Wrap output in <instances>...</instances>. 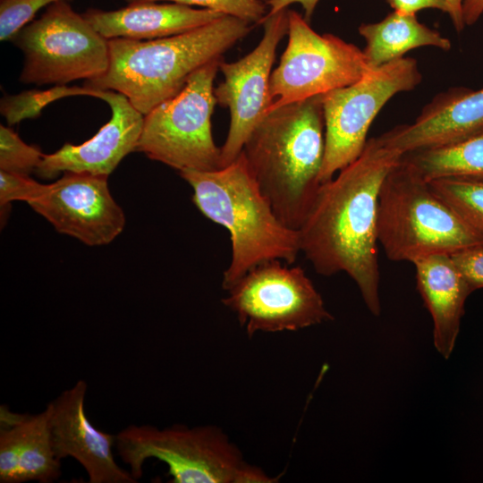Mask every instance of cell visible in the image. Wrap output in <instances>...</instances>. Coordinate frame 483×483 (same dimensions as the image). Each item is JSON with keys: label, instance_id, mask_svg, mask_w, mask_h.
<instances>
[{"label": "cell", "instance_id": "4dcf8cb0", "mask_svg": "<svg viewBox=\"0 0 483 483\" xmlns=\"http://www.w3.org/2000/svg\"><path fill=\"white\" fill-rule=\"evenodd\" d=\"M483 13V0H462V17L465 26L473 25Z\"/></svg>", "mask_w": 483, "mask_h": 483}, {"label": "cell", "instance_id": "83f0119b", "mask_svg": "<svg viewBox=\"0 0 483 483\" xmlns=\"http://www.w3.org/2000/svg\"><path fill=\"white\" fill-rule=\"evenodd\" d=\"M451 257L472 292L483 288V243L456 251Z\"/></svg>", "mask_w": 483, "mask_h": 483}, {"label": "cell", "instance_id": "2e32d148", "mask_svg": "<svg viewBox=\"0 0 483 483\" xmlns=\"http://www.w3.org/2000/svg\"><path fill=\"white\" fill-rule=\"evenodd\" d=\"M482 131L483 88H455L435 96L412 123L398 125L379 138L402 155L453 144Z\"/></svg>", "mask_w": 483, "mask_h": 483}, {"label": "cell", "instance_id": "6da1fadb", "mask_svg": "<svg viewBox=\"0 0 483 483\" xmlns=\"http://www.w3.org/2000/svg\"><path fill=\"white\" fill-rule=\"evenodd\" d=\"M402 154L379 137L352 163L322 183L299 230L301 253L316 272L346 273L374 316L381 313L377 206L384 179Z\"/></svg>", "mask_w": 483, "mask_h": 483}, {"label": "cell", "instance_id": "cb8c5ba5", "mask_svg": "<svg viewBox=\"0 0 483 483\" xmlns=\"http://www.w3.org/2000/svg\"><path fill=\"white\" fill-rule=\"evenodd\" d=\"M45 154L25 143L10 127L0 126V170L30 175L36 171Z\"/></svg>", "mask_w": 483, "mask_h": 483}, {"label": "cell", "instance_id": "5b68a950", "mask_svg": "<svg viewBox=\"0 0 483 483\" xmlns=\"http://www.w3.org/2000/svg\"><path fill=\"white\" fill-rule=\"evenodd\" d=\"M377 230L378 243L394 261L412 263L483 243V237L401 157L381 185Z\"/></svg>", "mask_w": 483, "mask_h": 483}, {"label": "cell", "instance_id": "30bf717a", "mask_svg": "<svg viewBox=\"0 0 483 483\" xmlns=\"http://www.w3.org/2000/svg\"><path fill=\"white\" fill-rule=\"evenodd\" d=\"M286 48L270 76L268 112L349 86L371 70L357 46L331 33H317L301 13L289 9Z\"/></svg>", "mask_w": 483, "mask_h": 483}, {"label": "cell", "instance_id": "ac0fdd59", "mask_svg": "<svg viewBox=\"0 0 483 483\" xmlns=\"http://www.w3.org/2000/svg\"><path fill=\"white\" fill-rule=\"evenodd\" d=\"M412 264L418 291L433 320L435 348L448 359L460 332L466 300L472 291L451 254L429 255Z\"/></svg>", "mask_w": 483, "mask_h": 483}, {"label": "cell", "instance_id": "8992f818", "mask_svg": "<svg viewBox=\"0 0 483 483\" xmlns=\"http://www.w3.org/2000/svg\"><path fill=\"white\" fill-rule=\"evenodd\" d=\"M121 460L139 480L147 459L165 462L172 483H272L258 466L246 462L239 448L215 426L173 425L159 429L130 425L116 435Z\"/></svg>", "mask_w": 483, "mask_h": 483}, {"label": "cell", "instance_id": "d4e9b609", "mask_svg": "<svg viewBox=\"0 0 483 483\" xmlns=\"http://www.w3.org/2000/svg\"><path fill=\"white\" fill-rule=\"evenodd\" d=\"M128 4L141 2L167 1L188 6L198 5L224 15L243 20L252 25L260 24L268 8L266 0H125Z\"/></svg>", "mask_w": 483, "mask_h": 483}, {"label": "cell", "instance_id": "8fae6325", "mask_svg": "<svg viewBox=\"0 0 483 483\" xmlns=\"http://www.w3.org/2000/svg\"><path fill=\"white\" fill-rule=\"evenodd\" d=\"M289 265L270 260L256 266L222 300L250 337L258 332L297 331L333 319L304 269Z\"/></svg>", "mask_w": 483, "mask_h": 483}, {"label": "cell", "instance_id": "7a4b0ae2", "mask_svg": "<svg viewBox=\"0 0 483 483\" xmlns=\"http://www.w3.org/2000/svg\"><path fill=\"white\" fill-rule=\"evenodd\" d=\"M242 154L279 220L299 231L318 192L325 156L322 95L268 112Z\"/></svg>", "mask_w": 483, "mask_h": 483}, {"label": "cell", "instance_id": "4fadbf2b", "mask_svg": "<svg viewBox=\"0 0 483 483\" xmlns=\"http://www.w3.org/2000/svg\"><path fill=\"white\" fill-rule=\"evenodd\" d=\"M107 177L64 172L29 205L61 233L89 246L108 244L123 230L125 216L110 193Z\"/></svg>", "mask_w": 483, "mask_h": 483}, {"label": "cell", "instance_id": "3957f363", "mask_svg": "<svg viewBox=\"0 0 483 483\" xmlns=\"http://www.w3.org/2000/svg\"><path fill=\"white\" fill-rule=\"evenodd\" d=\"M253 25L223 15L194 30L151 40L108 39L109 66L84 87L124 95L143 115L177 95L189 78L252 30Z\"/></svg>", "mask_w": 483, "mask_h": 483}, {"label": "cell", "instance_id": "e0dca14e", "mask_svg": "<svg viewBox=\"0 0 483 483\" xmlns=\"http://www.w3.org/2000/svg\"><path fill=\"white\" fill-rule=\"evenodd\" d=\"M82 15L106 39L151 40L194 30L224 14L176 3L141 2L113 11L89 9Z\"/></svg>", "mask_w": 483, "mask_h": 483}, {"label": "cell", "instance_id": "1f68e13d", "mask_svg": "<svg viewBox=\"0 0 483 483\" xmlns=\"http://www.w3.org/2000/svg\"><path fill=\"white\" fill-rule=\"evenodd\" d=\"M450 19L455 30L460 33L465 24L462 17V0H446Z\"/></svg>", "mask_w": 483, "mask_h": 483}, {"label": "cell", "instance_id": "277c9868", "mask_svg": "<svg viewBox=\"0 0 483 483\" xmlns=\"http://www.w3.org/2000/svg\"><path fill=\"white\" fill-rule=\"evenodd\" d=\"M192 188V201L201 214L230 234L231 260L222 287L230 289L256 266L296 261L301 253L299 231L284 225L261 192L242 154L214 171L183 170Z\"/></svg>", "mask_w": 483, "mask_h": 483}, {"label": "cell", "instance_id": "5bb4252c", "mask_svg": "<svg viewBox=\"0 0 483 483\" xmlns=\"http://www.w3.org/2000/svg\"><path fill=\"white\" fill-rule=\"evenodd\" d=\"M88 385L83 379L47 403L48 429L58 460L75 459L86 470L89 483H136L130 470L115 462L116 435L95 428L85 412Z\"/></svg>", "mask_w": 483, "mask_h": 483}, {"label": "cell", "instance_id": "ba28073f", "mask_svg": "<svg viewBox=\"0 0 483 483\" xmlns=\"http://www.w3.org/2000/svg\"><path fill=\"white\" fill-rule=\"evenodd\" d=\"M12 41L24 55L19 80L25 84L66 85L99 77L109 66L108 39L67 0L49 4Z\"/></svg>", "mask_w": 483, "mask_h": 483}, {"label": "cell", "instance_id": "7c38bea8", "mask_svg": "<svg viewBox=\"0 0 483 483\" xmlns=\"http://www.w3.org/2000/svg\"><path fill=\"white\" fill-rule=\"evenodd\" d=\"M257 47L234 62L219 64L224 80L214 89L216 103L230 111V126L221 149V168L233 162L254 128L267 114L271 70L277 47L288 31V8L267 15Z\"/></svg>", "mask_w": 483, "mask_h": 483}, {"label": "cell", "instance_id": "9c48e42d", "mask_svg": "<svg viewBox=\"0 0 483 483\" xmlns=\"http://www.w3.org/2000/svg\"><path fill=\"white\" fill-rule=\"evenodd\" d=\"M421 80L417 60L402 57L370 70L349 86L322 95L325 156L321 184L360 157L370 125L383 106L396 94L414 89Z\"/></svg>", "mask_w": 483, "mask_h": 483}, {"label": "cell", "instance_id": "9a60e30c", "mask_svg": "<svg viewBox=\"0 0 483 483\" xmlns=\"http://www.w3.org/2000/svg\"><path fill=\"white\" fill-rule=\"evenodd\" d=\"M111 108L112 116L89 140L65 143L57 151L44 155L36 169L42 178L64 172L108 176L129 153L136 151L144 115L123 94L102 90L101 97Z\"/></svg>", "mask_w": 483, "mask_h": 483}, {"label": "cell", "instance_id": "44dd1931", "mask_svg": "<svg viewBox=\"0 0 483 483\" xmlns=\"http://www.w3.org/2000/svg\"><path fill=\"white\" fill-rule=\"evenodd\" d=\"M61 474V461L55 457L51 445L47 411L45 409L40 413L29 414L13 483H51Z\"/></svg>", "mask_w": 483, "mask_h": 483}, {"label": "cell", "instance_id": "4316f807", "mask_svg": "<svg viewBox=\"0 0 483 483\" xmlns=\"http://www.w3.org/2000/svg\"><path fill=\"white\" fill-rule=\"evenodd\" d=\"M47 184H41L30 177L0 170V205L4 208L13 201L28 204L43 195Z\"/></svg>", "mask_w": 483, "mask_h": 483}, {"label": "cell", "instance_id": "f546056e", "mask_svg": "<svg viewBox=\"0 0 483 483\" xmlns=\"http://www.w3.org/2000/svg\"><path fill=\"white\" fill-rule=\"evenodd\" d=\"M318 1L319 0H266L268 8L267 15H272L284 9H287L291 4H300L304 11V19L308 22H310Z\"/></svg>", "mask_w": 483, "mask_h": 483}, {"label": "cell", "instance_id": "484cf974", "mask_svg": "<svg viewBox=\"0 0 483 483\" xmlns=\"http://www.w3.org/2000/svg\"><path fill=\"white\" fill-rule=\"evenodd\" d=\"M57 1L60 0H1V41L12 40L41 8Z\"/></svg>", "mask_w": 483, "mask_h": 483}, {"label": "cell", "instance_id": "d6986e66", "mask_svg": "<svg viewBox=\"0 0 483 483\" xmlns=\"http://www.w3.org/2000/svg\"><path fill=\"white\" fill-rule=\"evenodd\" d=\"M358 30L366 41L362 51L371 70L402 58L415 48L433 47L448 51L452 47L447 38L420 23L416 14L394 11L378 22L362 23Z\"/></svg>", "mask_w": 483, "mask_h": 483}, {"label": "cell", "instance_id": "603a6c76", "mask_svg": "<svg viewBox=\"0 0 483 483\" xmlns=\"http://www.w3.org/2000/svg\"><path fill=\"white\" fill-rule=\"evenodd\" d=\"M428 182L433 191L483 237V182L456 178Z\"/></svg>", "mask_w": 483, "mask_h": 483}, {"label": "cell", "instance_id": "f1b7e54d", "mask_svg": "<svg viewBox=\"0 0 483 483\" xmlns=\"http://www.w3.org/2000/svg\"><path fill=\"white\" fill-rule=\"evenodd\" d=\"M394 11L405 13L416 14L419 11L434 8L448 12L446 0H386Z\"/></svg>", "mask_w": 483, "mask_h": 483}, {"label": "cell", "instance_id": "52a82bcc", "mask_svg": "<svg viewBox=\"0 0 483 483\" xmlns=\"http://www.w3.org/2000/svg\"><path fill=\"white\" fill-rule=\"evenodd\" d=\"M223 59L197 70L177 95L144 115L136 151L179 172L221 168V149L214 141L211 117L217 104L214 80Z\"/></svg>", "mask_w": 483, "mask_h": 483}, {"label": "cell", "instance_id": "7402d4cb", "mask_svg": "<svg viewBox=\"0 0 483 483\" xmlns=\"http://www.w3.org/2000/svg\"><path fill=\"white\" fill-rule=\"evenodd\" d=\"M102 90L86 87H68L55 85L48 89L25 90L16 95L5 96L1 99L0 111L9 125H13L25 119H33L40 115L41 111L50 103L70 96L85 95L101 97Z\"/></svg>", "mask_w": 483, "mask_h": 483}, {"label": "cell", "instance_id": "ffe728a7", "mask_svg": "<svg viewBox=\"0 0 483 483\" xmlns=\"http://www.w3.org/2000/svg\"><path fill=\"white\" fill-rule=\"evenodd\" d=\"M401 160L428 182L456 178L483 182V131L453 144L404 153Z\"/></svg>", "mask_w": 483, "mask_h": 483}]
</instances>
